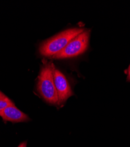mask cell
<instances>
[{"label": "cell", "mask_w": 130, "mask_h": 147, "mask_svg": "<svg viewBox=\"0 0 130 147\" xmlns=\"http://www.w3.org/2000/svg\"><path fill=\"white\" fill-rule=\"evenodd\" d=\"M53 66L51 62H46L43 64L38 77L37 90L46 102L59 105L58 95L53 76Z\"/></svg>", "instance_id": "obj_1"}, {"label": "cell", "mask_w": 130, "mask_h": 147, "mask_svg": "<svg viewBox=\"0 0 130 147\" xmlns=\"http://www.w3.org/2000/svg\"><path fill=\"white\" fill-rule=\"evenodd\" d=\"M83 31V29L74 28L60 32L41 44L40 54L45 57H52L63 50L71 41Z\"/></svg>", "instance_id": "obj_2"}, {"label": "cell", "mask_w": 130, "mask_h": 147, "mask_svg": "<svg viewBox=\"0 0 130 147\" xmlns=\"http://www.w3.org/2000/svg\"><path fill=\"white\" fill-rule=\"evenodd\" d=\"M89 31H83L71 41L61 52L52 57L55 59L67 58L83 53L88 47Z\"/></svg>", "instance_id": "obj_3"}, {"label": "cell", "mask_w": 130, "mask_h": 147, "mask_svg": "<svg viewBox=\"0 0 130 147\" xmlns=\"http://www.w3.org/2000/svg\"><path fill=\"white\" fill-rule=\"evenodd\" d=\"M53 76L59 105L65 102L73 93L66 77L55 66L53 67Z\"/></svg>", "instance_id": "obj_4"}, {"label": "cell", "mask_w": 130, "mask_h": 147, "mask_svg": "<svg viewBox=\"0 0 130 147\" xmlns=\"http://www.w3.org/2000/svg\"><path fill=\"white\" fill-rule=\"evenodd\" d=\"M4 121H10L12 122H27L30 119L25 113H22L18 109L15 104L9 105L0 113Z\"/></svg>", "instance_id": "obj_5"}, {"label": "cell", "mask_w": 130, "mask_h": 147, "mask_svg": "<svg viewBox=\"0 0 130 147\" xmlns=\"http://www.w3.org/2000/svg\"><path fill=\"white\" fill-rule=\"evenodd\" d=\"M13 104L14 102L0 91V113L7 107Z\"/></svg>", "instance_id": "obj_6"}, {"label": "cell", "mask_w": 130, "mask_h": 147, "mask_svg": "<svg viewBox=\"0 0 130 147\" xmlns=\"http://www.w3.org/2000/svg\"><path fill=\"white\" fill-rule=\"evenodd\" d=\"M127 81H130V65L129 66L128 69V76H127Z\"/></svg>", "instance_id": "obj_7"}, {"label": "cell", "mask_w": 130, "mask_h": 147, "mask_svg": "<svg viewBox=\"0 0 130 147\" xmlns=\"http://www.w3.org/2000/svg\"><path fill=\"white\" fill-rule=\"evenodd\" d=\"M18 147H27V142H22Z\"/></svg>", "instance_id": "obj_8"}]
</instances>
